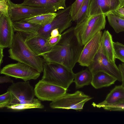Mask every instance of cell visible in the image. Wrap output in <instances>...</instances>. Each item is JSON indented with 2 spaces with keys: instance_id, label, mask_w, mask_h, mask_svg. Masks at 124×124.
<instances>
[{
  "instance_id": "1",
  "label": "cell",
  "mask_w": 124,
  "mask_h": 124,
  "mask_svg": "<svg viewBox=\"0 0 124 124\" xmlns=\"http://www.w3.org/2000/svg\"><path fill=\"white\" fill-rule=\"evenodd\" d=\"M74 29L72 27L63 32L57 44L41 56L45 61L59 64L72 70L84 46L79 43Z\"/></svg>"
},
{
  "instance_id": "2",
  "label": "cell",
  "mask_w": 124,
  "mask_h": 124,
  "mask_svg": "<svg viewBox=\"0 0 124 124\" xmlns=\"http://www.w3.org/2000/svg\"><path fill=\"white\" fill-rule=\"evenodd\" d=\"M8 57L12 60L26 64L41 73L45 61L36 54L27 44L26 38L21 33L14 34L12 44L8 50Z\"/></svg>"
},
{
  "instance_id": "3",
  "label": "cell",
  "mask_w": 124,
  "mask_h": 124,
  "mask_svg": "<svg viewBox=\"0 0 124 124\" xmlns=\"http://www.w3.org/2000/svg\"><path fill=\"white\" fill-rule=\"evenodd\" d=\"M42 81L67 89L73 82L74 73L61 64L45 61Z\"/></svg>"
},
{
  "instance_id": "4",
  "label": "cell",
  "mask_w": 124,
  "mask_h": 124,
  "mask_svg": "<svg viewBox=\"0 0 124 124\" xmlns=\"http://www.w3.org/2000/svg\"><path fill=\"white\" fill-rule=\"evenodd\" d=\"M105 15L87 17L74 27V34L79 44L84 46L99 32L105 29L106 23Z\"/></svg>"
},
{
  "instance_id": "5",
  "label": "cell",
  "mask_w": 124,
  "mask_h": 124,
  "mask_svg": "<svg viewBox=\"0 0 124 124\" xmlns=\"http://www.w3.org/2000/svg\"><path fill=\"white\" fill-rule=\"evenodd\" d=\"M70 5L65 9L58 11L56 16L52 21L44 26H41L36 34L28 38L39 36L48 39L51 31L55 28H58L61 34L72 24V20L70 15Z\"/></svg>"
},
{
  "instance_id": "6",
  "label": "cell",
  "mask_w": 124,
  "mask_h": 124,
  "mask_svg": "<svg viewBox=\"0 0 124 124\" xmlns=\"http://www.w3.org/2000/svg\"><path fill=\"white\" fill-rule=\"evenodd\" d=\"M83 92L77 91L73 93H66L54 101L49 106L52 108L73 109L80 111L85 103L92 99Z\"/></svg>"
},
{
  "instance_id": "7",
  "label": "cell",
  "mask_w": 124,
  "mask_h": 124,
  "mask_svg": "<svg viewBox=\"0 0 124 124\" xmlns=\"http://www.w3.org/2000/svg\"><path fill=\"white\" fill-rule=\"evenodd\" d=\"M93 74L99 72L106 73L122 82V77L119 70L115 63L110 62L105 54L101 42L97 53L93 60L88 67Z\"/></svg>"
},
{
  "instance_id": "8",
  "label": "cell",
  "mask_w": 124,
  "mask_h": 124,
  "mask_svg": "<svg viewBox=\"0 0 124 124\" xmlns=\"http://www.w3.org/2000/svg\"><path fill=\"white\" fill-rule=\"evenodd\" d=\"M0 73L26 81L37 79L41 73L26 64L18 62L5 65L1 70Z\"/></svg>"
},
{
  "instance_id": "9",
  "label": "cell",
  "mask_w": 124,
  "mask_h": 124,
  "mask_svg": "<svg viewBox=\"0 0 124 124\" xmlns=\"http://www.w3.org/2000/svg\"><path fill=\"white\" fill-rule=\"evenodd\" d=\"M9 16L13 22L20 21L38 15L50 13L46 8L16 4L10 0L8 1Z\"/></svg>"
},
{
  "instance_id": "10",
  "label": "cell",
  "mask_w": 124,
  "mask_h": 124,
  "mask_svg": "<svg viewBox=\"0 0 124 124\" xmlns=\"http://www.w3.org/2000/svg\"><path fill=\"white\" fill-rule=\"evenodd\" d=\"M12 95L11 105L32 101L34 98V90L28 81L13 83L8 89Z\"/></svg>"
},
{
  "instance_id": "11",
  "label": "cell",
  "mask_w": 124,
  "mask_h": 124,
  "mask_svg": "<svg viewBox=\"0 0 124 124\" xmlns=\"http://www.w3.org/2000/svg\"><path fill=\"white\" fill-rule=\"evenodd\" d=\"M35 95L42 101H53L66 93L67 89L39 80L34 89Z\"/></svg>"
},
{
  "instance_id": "12",
  "label": "cell",
  "mask_w": 124,
  "mask_h": 124,
  "mask_svg": "<svg viewBox=\"0 0 124 124\" xmlns=\"http://www.w3.org/2000/svg\"><path fill=\"white\" fill-rule=\"evenodd\" d=\"M102 33H97L84 46L78 62L82 66L88 67L93 62L99 48Z\"/></svg>"
},
{
  "instance_id": "13",
  "label": "cell",
  "mask_w": 124,
  "mask_h": 124,
  "mask_svg": "<svg viewBox=\"0 0 124 124\" xmlns=\"http://www.w3.org/2000/svg\"><path fill=\"white\" fill-rule=\"evenodd\" d=\"M119 0H91L87 17L101 14L106 15L120 7Z\"/></svg>"
},
{
  "instance_id": "14",
  "label": "cell",
  "mask_w": 124,
  "mask_h": 124,
  "mask_svg": "<svg viewBox=\"0 0 124 124\" xmlns=\"http://www.w3.org/2000/svg\"><path fill=\"white\" fill-rule=\"evenodd\" d=\"M10 17L0 15V47L9 48L12 44L15 33Z\"/></svg>"
},
{
  "instance_id": "15",
  "label": "cell",
  "mask_w": 124,
  "mask_h": 124,
  "mask_svg": "<svg viewBox=\"0 0 124 124\" xmlns=\"http://www.w3.org/2000/svg\"><path fill=\"white\" fill-rule=\"evenodd\" d=\"M66 0H24L22 4L30 6L44 8L50 13H54L67 7Z\"/></svg>"
},
{
  "instance_id": "16",
  "label": "cell",
  "mask_w": 124,
  "mask_h": 124,
  "mask_svg": "<svg viewBox=\"0 0 124 124\" xmlns=\"http://www.w3.org/2000/svg\"><path fill=\"white\" fill-rule=\"evenodd\" d=\"M26 38L29 46L37 55L41 56L49 51L52 48L48 44V39L43 37L36 36Z\"/></svg>"
},
{
  "instance_id": "17",
  "label": "cell",
  "mask_w": 124,
  "mask_h": 124,
  "mask_svg": "<svg viewBox=\"0 0 124 124\" xmlns=\"http://www.w3.org/2000/svg\"><path fill=\"white\" fill-rule=\"evenodd\" d=\"M124 101V87L122 85L116 86L109 93L105 100L98 104L93 103L94 107L100 108L107 105Z\"/></svg>"
},
{
  "instance_id": "18",
  "label": "cell",
  "mask_w": 124,
  "mask_h": 124,
  "mask_svg": "<svg viewBox=\"0 0 124 124\" xmlns=\"http://www.w3.org/2000/svg\"><path fill=\"white\" fill-rule=\"evenodd\" d=\"M93 74L91 84L96 89L109 86L117 80L114 77L103 72H98Z\"/></svg>"
},
{
  "instance_id": "19",
  "label": "cell",
  "mask_w": 124,
  "mask_h": 124,
  "mask_svg": "<svg viewBox=\"0 0 124 124\" xmlns=\"http://www.w3.org/2000/svg\"><path fill=\"white\" fill-rule=\"evenodd\" d=\"M14 31L19 32L26 38L36 34L41 26L21 20L13 22Z\"/></svg>"
},
{
  "instance_id": "20",
  "label": "cell",
  "mask_w": 124,
  "mask_h": 124,
  "mask_svg": "<svg viewBox=\"0 0 124 124\" xmlns=\"http://www.w3.org/2000/svg\"><path fill=\"white\" fill-rule=\"evenodd\" d=\"M113 41L112 36L108 30H105L102 34L101 42L104 52L109 61L115 63Z\"/></svg>"
},
{
  "instance_id": "21",
  "label": "cell",
  "mask_w": 124,
  "mask_h": 124,
  "mask_svg": "<svg viewBox=\"0 0 124 124\" xmlns=\"http://www.w3.org/2000/svg\"><path fill=\"white\" fill-rule=\"evenodd\" d=\"M93 74L88 68L74 73L73 82L76 88L78 89L91 84Z\"/></svg>"
},
{
  "instance_id": "22",
  "label": "cell",
  "mask_w": 124,
  "mask_h": 124,
  "mask_svg": "<svg viewBox=\"0 0 124 124\" xmlns=\"http://www.w3.org/2000/svg\"><path fill=\"white\" fill-rule=\"evenodd\" d=\"M56 15V13H46L22 20L43 27L52 21Z\"/></svg>"
},
{
  "instance_id": "23",
  "label": "cell",
  "mask_w": 124,
  "mask_h": 124,
  "mask_svg": "<svg viewBox=\"0 0 124 124\" xmlns=\"http://www.w3.org/2000/svg\"><path fill=\"white\" fill-rule=\"evenodd\" d=\"M44 106L38 99L34 98L30 102L23 103L12 105L8 106V109L17 111L32 108H44Z\"/></svg>"
},
{
  "instance_id": "24",
  "label": "cell",
  "mask_w": 124,
  "mask_h": 124,
  "mask_svg": "<svg viewBox=\"0 0 124 124\" xmlns=\"http://www.w3.org/2000/svg\"><path fill=\"white\" fill-rule=\"evenodd\" d=\"M105 15L110 25L116 33L124 31V19L118 17L111 12Z\"/></svg>"
},
{
  "instance_id": "25",
  "label": "cell",
  "mask_w": 124,
  "mask_h": 124,
  "mask_svg": "<svg viewBox=\"0 0 124 124\" xmlns=\"http://www.w3.org/2000/svg\"><path fill=\"white\" fill-rule=\"evenodd\" d=\"M91 0H84L78 14L72 19L78 24L87 18V13Z\"/></svg>"
},
{
  "instance_id": "26",
  "label": "cell",
  "mask_w": 124,
  "mask_h": 124,
  "mask_svg": "<svg viewBox=\"0 0 124 124\" xmlns=\"http://www.w3.org/2000/svg\"><path fill=\"white\" fill-rule=\"evenodd\" d=\"M115 58L124 62V45L118 42H113Z\"/></svg>"
},
{
  "instance_id": "27",
  "label": "cell",
  "mask_w": 124,
  "mask_h": 124,
  "mask_svg": "<svg viewBox=\"0 0 124 124\" xmlns=\"http://www.w3.org/2000/svg\"><path fill=\"white\" fill-rule=\"evenodd\" d=\"M12 99V95L11 93L7 90L4 93L0 96V108H2L7 107L11 104Z\"/></svg>"
},
{
  "instance_id": "28",
  "label": "cell",
  "mask_w": 124,
  "mask_h": 124,
  "mask_svg": "<svg viewBox=\"0 0 124 124\" xmlns=\"http://www.w3.org/2000/svg\"><path fill=\"white\" fill-rule=\"evenodd\" d=\"M84 0H76L71 5L70 15L72 19L78 13Z\"/></svg>"
},
{
  "instance_id": "29",
  "label": "cell",
  "mask_w": 124,
  "mask_h": 124,
  "mask_svg": "<svg viewBox=\"0 0 124 124\" xmlns=\"http://www.w3.org/2000/svg\"><path fill=\"white\" fill-rule=\"evenodd\" d=\"M105 110L109 111H124V101L105 106L103 108Z\"/></svg>"
},
{
  "instance_id": "30",
  "label": "cell",
  "mask_w": 124,
  "mask_h": 124,
  "mask_svg": "<svg viewBox=\"0 0 124 124\" xmlns=\"http://www.w3.org/2000/svg\"><path fill=\"white\" fill-rule=\"evenodd\" d=\"M9 6L7 0H0V15H3L6 16H9Z\"/></svg>"
},
{
  "instance_id": "31",
  "label": "cell",
  "mask_w": 124,
  "mask_h": 124,
  "mask_svg": "<svg viewBox=\"0 0 124 124\" xmlns=\"http://www.w3.org/2000/svg\"><path fill=\"white\" fill-rule=\"evenodd\" d=\"M62 37L61 34L57 37L49 39L48 41V44L52 47L56 45L60 40Z\"/></svg>"
},
{
  "instance_id": "32",
  "label": "cell",
  "mask_w": 124,
  "mask_h": 124,
  "mask_svg": "<svg viewBox=\"0 0 124 124\" xmlns=\"http://www.w3.org/2000/svg\"><path fill=\"white\" fill-rule=\"evenodd\" d=\"M111 12L118 17L124 19V8L123 7H119Z\"/></svg>"
},
{
  "instance_id": "33",
  "label": "cell",
  "mask_w": 124,
  "mask_h": 124,
  "mask_svg": "<svg viewBox=\"0 0 124 124\" xmlns=\"http://www.w3.org/2000/svg\"><path fill=\"white\" fill-rule=\"evenodd\" d=\"M10 76L6 75L1 76L0 77V83L2 84L5 83H13V80L9 77Z\"/></svg>"
},
{
  "instance_id": "34",
  "label": "cell",
  "mask_w": 124,
  "mask_h": 124,
  "mask_svg": "<svg viewBox=\"0 0 124 124\" xmlns=\"http://www.w3.org/2000/svg\"><path fill=\"white\" fill-rule=\"evenodd\" d=\"M118 67L122 76V85L124 87V63L119 64Z\"/></svg>"
},
{
  "instance_id": "35",
  "label": "cell",
  "mask_w": 124,
  "mask_h": 124,
  "mask_svg": "<svg viewBox=\"0 0 124 124\" xmlns=\"http://www.w3.org/2000/svg\"><path fill=\"white\" fill-rule=\"evenodd\" d=\"M60 34L59 29L58 28L54 29L51 31L49 39L57 37Z\"/></svg>"
},
{
  "instance_id": "36",
  "label": "cell",
  "mask_w": 124,
  "mask_h": 124,
  "mask_svg": "<svg viewBox=\"0 0 124 124\" xmlns=\"http://www.w3.org/2000/svg\"><path fill=\"white\" fill-rule=\"evenodd\" d=\"M4 48L0 47V65H1V64L3 62V58L4 56L3 54V50Z\"/></svg>"
},
{
  "instance_id": "37",
  "label": "cell",
  "mask_w": 124,
  "mask_h": 124,
  "mask_svg": "<svg viewBox=\"0 0 124 124\" xmlns=\"http://www.w3.org/2000/svg\"><path fill=\"white\" fill-rule=\"evenodd\" d=\"M120 3V7H121L124 5V0H119Z\"/></svg>"
},
{
  "instance_id": "38",
  "label": "cell",
  "mask_w": 124,
  "mask_h": 124,
  "mask_svg": "<svg viewBox=\"0 0 124 124\" xmlns=\"http://www.w3.org/2000/svg\"><path fill=\"white\" fill-rule=\"evenodd\" d=\"M124 5L123 6H122V7H124Z\"/></svg>"
},
{
  "instance_id": "39",
  "label": "cell",
  "mask_w": 124,
  "mask_h": 124,
  "mask_svg": "<svg viewBox=\"0 0 124 124\" xmlns=\"http://www.w3.org/2000/svg\"></svg>"
},
{
  "instance_id": "40",
  "label": "cell",
  "mask_w": 124,
  "mask_h": 124,
  "mask_svg": "<svg viewBox=\"0 0 124 124\" xmlns=\"http://www.w3.org/2000/svg\"><path fill=\"white\" fill-rule=\"evenodd\" d=\"M123 7L124 8V7Z\"/></svg>"
}]
</instances>
